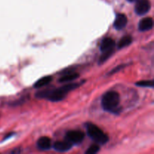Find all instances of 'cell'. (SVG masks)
<instances>
[{
    "label": "cell",
    "instance_id": "15",
    "mask_svg": "<svg viewBox=\"0 0 154 154\" xmlns=\"http://www.w3.org/2000/svg\"><path fill=\"white\" fill-rule=\"evenodd\" d=\"M135 85L138 86V87H150V88H153L154 83L153 80L151 81H138L135 84Z\"/></svg>",
    "mask_w": 154,
    "mask_h": 154
},
{
    "label": "cell",
    "instance_id": "16",
    "mask_svg": "<svg viewBox=\"0 0 154 154\" xmlns=\"http://www.w3.org/2000/svg\"><path fill=\"white\" fill-rule=\"evenodd\" d=\"M100 150V147H99V145L97 144H93V145L90 146L88 148V150L86 151V153L87 154H95L99 151Z\"/></svg>",
    "mask_w": 154,
    "mask_h": 154
},
{
    "label": "cell",
    "instance_id": "6",
    "mask_svg": "<svg viewBox=\"0 0 154 154\" xmlns=\"http://www.w3.org/2000/svg\"><path fill=\"white\" fill-rule=\"evenodd\" d=\"M128 22V19L126 16L123 14H118L116 17V19L114 20V26L117 29L120 30L123 29L126 26Z\"/></svg>",
    "mask_w": 154,
    "mask_h": 154
},
{
    "label": "cell",
    "instance_id": "2",
    "mask_svg": "<svg viewBox=\"0 0 154 154\" xmlns=\"http://www.w3.org/2000/svg\"><path fill=\"white\" fill-rule=\"evenodd\" d=\"M120 96L115 91H108L104 94L102 99V105L104 109L111 113L118 111Z\"/></svg>",
    "mask_w": 154,
    "mask_h": 154
},
{
    "label": "cell",
    "instance_id": "11",
    "mask_svg": "<svg viewBox=\"0 0 154 154\" xmlns=\"http://www.w3.org/2000/svg\"><path fill=\"white\" fill-rule=\"evenodd\" d=\"M79 77V75L77 73H75V72H68L66 75H63L61 78H60L59 81L60 83H64V82H71V81H74V80L77 79V78Z\"/></svg>",
    "mask_w": 154,
    "mask_h": 154
},
{
    "label": "cell",
    "instance_id": "10",
    "mask_svg": "<svg viewBox=\"0 0 154 154\" xmlns=\"http://www.w3.org/2000/svg\"><path fill=\"white\" fill-rule=\"evenodd\" d=\"M37 146L40 150H48L51 147V140L48 137L43 136L37 141Z\"/></svg>",
    "mask_w": 154,
    "mask_h": 154
},
{
    "label": "cell",
    "instance_id": "8",
    "mask_svg": "<svg viewBox=\"0 0 154 154\" xmlns=\"http://www.w3.org/2000/svg\"><path fill=\"white\" fill-rule=\"evenodd\" d=\"M114 47H115L114 41L111 38H105L101 43L100 50L102 52H105V51L114 50Z\"/></svg>",
    "mask_w": 154,
    "mask_h": 154
},
{
    "label": "cell",
    "instance_id": "13",
    "mask_svg": "<svg viewBox=\"0 0 154 154\" xmlns=\"http://www.w3.org/2000/svg\"><path fill=\"white\" fill-rule=\"evenodd\" d=\"M132 42V38L131 36L126 35L124 36V37L122 38L120 40V42L117 44V48L119 49H122V48H125V47H127L128 45H130Z\"/></svg>",
    "mask_w": 154,
    "mask_h": 154
},
{
    "label": "cell",
    "instance_id": "5",
    "mask_svg": "<svg viewBox=\"0 0 154 154\" xmlns=\"http://www.w3.org/2000/svg\"><path fill=\"white\" fill-rule=\"evenodd\" d=\"M151 5L149 0H138L135 5V13L138 15H144L150 11Z\"/></svg>",
    "mask_w": 154,
    "mask_h": 154
},
{
    "label": "cell",
    "instance_id": "9",
    "mask_svg": "<svg viewBox=\"0 0 154 154\" xmlns=\"http://www.w3.org/2000/svg\"><path fill=\"white\" fill-rule=\"evenodd\" d=\"M73 144H71L68 141H57L55 144H54V148L57 151L59 152H66L70 150Z\"/></svg>",
    "mask_w": 154,
    "mask_h": 154
},
{
    "label": "cell",
    "instance_id": "7",
    "mask_svg": "<svg viewBox=\"0 0 154 154\" xmlns=\"http://www.w3.org/2000/svg\"><path fill=\"white\" fill-rule=\"evenodd\" d=\"M153 20L151 17H145L141 20L138 23V29L140 31H147L153 28Z\"/></svg>",
    "mask_w": 154,
    "mask_h": 154
},
{
    "label": "cell",
    "instance_id": "4",
    "mask_svg": "<svg viewBox=\"0 0 154 154\" xmlns=\"http://www.w3.org/2000/svg\"><path fill=\"white\" fill-rule=\"evenodd\" d=\"M84 134L81 131L73 130L69 131L66 133V139L72 144H79L84 140Z\"/></svg>",
    "mask_w": 154,
    "mask_h": 154
},
{
    "label": "cell",
    "instance_id": "1",
    "mask_svg": "<svg viewBox=\"0 0 154 154\" xmlns=\"http://www.w3.org/2000/svg\"><path fill=\"white\" fill-rule=\"evenodd\" d=\"M81 85V83H71L63 87L55 90H47L36 93V97L38 99H46L51 102H60L62 101L69 92L78 88Z\"/></svg>",
    "mask_w": 154,
    "mask_h": 154
},
{
    "label": "cell",
    "instance_id": "14",
    "mask_svg": "<svg viewBox=\"0 0 154 154\" xmlns=\"http://www.w3.org/2000/svg\"><path fill=\"white\" fill-rule=\"evenodd\" d=\"M114 50H111V51L102 52V54L101 55L100 58H99V64H102V63H103L104 62L106 61V60H108V59L109 58L111 55H112V54L114 53Z\"/></svg>",
    "mask_w": 154,
    "mask_h": 154
},
{
    "label": "cell",
    "instance_id": "17",
    "mask_svg": "<svg viewBox=\"0 0 154 154\" xmlns=\"http://www.w3.org/2000/svg\"><path fill=\"white\" fill-rule=\"evenodd\" d=\"M128 2H135L138 1V0H127Z\"/></svg>",
    "mask_w": 154,
    "mask_h": 154
},
{
    "label": "cell",
    "instance_id": "3",
    "mask_svg": "<svg viewBox=\"0 0 154 154\" xmlns=\"http://www.w3.org/2000/svg\"><path fill=\"white\" fill-rule=\"evenodd\" d=\"M87 134L95 142L99 144H105L109 140L108 135L105 134L102 129L93 123H87Z\"/></svg>",
    "mask_w": 154,
    "mask_h": 154
},
{
    "label": "cell",
    "instance_id": "12",
    "mask_svg": "<svg viewBox=\"0 0 154 154\" xmlns=\"http://www.w3.org/2000/svg\"><path fill=\"white\" fill-rule=\"evenodd\" d=\"M52 81V78L51 76H45L39 79L38 81H36L35 84H34L33 87L35 88H42V87H45V86L48 85L51 81Z\"/></svg>",
    "mask_w": 154,
    "mask_h": 154
}]
</instances>
